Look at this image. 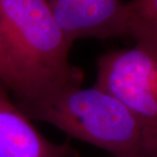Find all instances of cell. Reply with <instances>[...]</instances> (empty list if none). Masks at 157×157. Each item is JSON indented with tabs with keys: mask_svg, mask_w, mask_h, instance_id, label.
<instances>
[{
	"mask_svg": "<svg viewBox=\"0 0 157 157\" xmlns=\"http://www.w3.org/2000/svg\"><path fill=\"white\" fill-rule=\"evenodd\" d=\"M0 33L20 85L15 101L83 83L68 58L73 44L45 0H0Z\"/></svg>",
	"mask_w": 157,
	"mask_h": 157,
	"instance_id": "6da1fadb",
	"label": "cell"
},
{
	"mask_svg": "<svg viewBox=\"0 0 157 157\" xmlns=\"http://www.w3.org/2000/svg\"><path fill=\"white\" fill-rule=\"evenodd\" d=\"M15 102L31 119L54 125L114 157L149 156L148 138L138 119L117 97L96 86H70Z\"/></svg>",
	"mask_w": 157,
	"mask_h": 157,
	"instance_id": "7a4b0ae2",
	"label": "cell"
},
{
	"mask_svg": "<svg viewBox=\"0 0 157 157\" xmlns=\"http://www.w3.org/2000/svg\"><path fill=\"white\" fill-rule=\"evenodd\" d=\"M94 86L121 101L148 138L149 155L157 153V49L138 43L106 52L97 63Z\"/></svg>",
	"mask_w": 157,
	"mask_h": 157,
	"instance_id": "3957f363",
	"label": "cell"
},
{
	"mask_svg": "<svg viewBox=\"0 0 157 157\" xmlns=\"http://www.w3.org/2000/svg\"><path fill=\"white\" fill-rule=\"evenodd\" d=\"M67 40L130 37V13L124 0H45Z\"/></svg>",
	"mask_w": 157,
	"mask_h": 157,
	"instance_id": "277c9868",
	"label": "cell"
},
{
	"mask_svg": "<svg viewBox=\"0 0 157 157\" xmlns=\"http://www.w3.org/2000/svg\"><path fill=\"white\" fill-rule=\"evenodd\" d=\"M76 156L67 142H51L37 130L15 102L11 90L0 80V157Z\"/></svg>",
	"mask_w": 157,
	"mask_h": 157,
	"instance_id": "5b68a950",
	"label": "cell"
},
{
	"mask_svg": "<svg viewBox=\"0 0 157 157\" xmlns=\"http://www.w3.org/2000/svg\"><path fill=\"white\" fill-rule=\"evenodd\" d=\"M0 80L7 85L9 89L11 90L12 95L18 92V89H20L18 80L11 65V62L9 60L7 52H6L1 33H0Z\"/></svg>",
	"mask_w": 157,
	"mask_h": 157,
	"instance_id": "8992f818",
	"label": "cell"
},
{
	"mask_svg": "<svg viewBox=\"0 0 157 157\" xmlns=\"http://www.w3.org/2000/svg\"><path fill=\"white\" fill-rule=\"evenodd\" d=\"M127 4L130 24L133 21L157 17V0H130Z\"/></svg>",
	"mask_w": 157,
	"mask_h": 157,
	"instance_id": "52a82bcc",
	"label": "cell"
},
{
	"mask_svg": "<svg viewBox=\"0 0 157 157\" xmlns=\"http://www.w3.org/2000/svg\"><path fill=\"white\" fill-rule=\"evenodd\" d=\"M114 157V156H112ZM128 157H157V155H149V156H128Z\"/></svg>",
	"mask_w": 157,
	"mask_h": 157,
	"instance_id": "ba28073f",
	"label": "cell"
},
{
	"mask_svg": "<svg viewBox=\"0 0 157 157\" xmlns=\"http://www.w3.org/2000/svg\"><path fill=\"white\" fill-rule=\"evenodd\" d=\"M156 155H157V154H156Z\"/></svg>",
	"mask_w": 157,
	"mask_h": 157,
	"instance_id": "9c48e42d",
	"label": "cell"
}]
</instances>
